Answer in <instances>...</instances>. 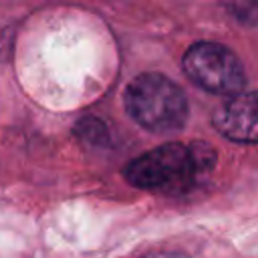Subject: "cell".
Masks as SVG:
<instances>
[{
	"label": "cell",
	"instance_id": "obj_1",
	"mask_svg": "<svg viewBox=\"0 0 258 258\" xmlns=\"http://www.w3.org/2000/svg\"><path fill=\"white\" fill-rule=\"evenodd\" d=\"M216 151L210 143L171 141L131 159L123 173L125 179L145 191L163 196H183L202 185L216 165Z\"/></svg>",
	"mask_w": 258,
	"mask_h": 258
},
{
	"label": "cell",
	"instance_id": "obj_2",
	"mask_svg": "<svg viewBox=\"0 0 258 258\" xmlns=\"http://www.w3.org/2000/svg\"><path fill=\"white\" fill-rule=\"evenodd\" d=\"M129 117L153 133H177L187 121L185 93L161 73H141L125 89Z\"/></svg>",
	"mask_w": 258,
	"mask_h": 258
},
{
	"label": "cell",
	"instance_id": "obj_3",
	"mask_svg": "<svg viewBox=\"0 0 258 258\" xmlns=\"http://www.w3.org/2000/svg\"><path fill=\"white\" fill-rule=\"evenodd\" d=\"M181 69L187 79L214 95H238L246 85V73L240 58L224 44L196 42L183 58Z\"/></svg>",
	"mask_w": 258,
	"mask_h": 258
},
{
	"label": "cell",
	"instance_id": "obj_4",
	"mask_svg": "<svg viewBox=\"0 0 258 258\" xmlns=\"http://www.w3.org/2000/svg\"><path fill=\"white\" fill-rule=\"evenodd\" d=\"M214 127L236 143H258V91L238 93L212 117Z\"/></svg>",
	"mask_w": 258,
	"mask_h": 258
},
{
	"label": "cell",
	"instance_id": "obj_5",
	"mask_svg": "<svg viewBox=\"0 0 258 258\" xmlns=\"http://www.w3.org/2000/svg\"><path fill=\"white\" fill-rule=\"evenodd\" d=\"M75 135L83 141L89 143L93 147H103L109 143V131L105 127L103 121L95 119V117H85L75 125Z\"/></svg>",
	"mask_w": 258,
	"mask_h": 258
},
{
	"label": "cell",
	"instance_id": "obj_6",
	"mask_svg": "<svg viewBox=\"0 0 258 258\" xmlns=\"http://www.w3.org/2000/svg\"><path fill=\"white\" fill-rule=\"evenodd\" d=\"M143 258H189V256L183 252H177V250H157V252H151Z\"/></svg>",
	"mask_w": 258,
	"mask_h": 258
}]
</instances>
